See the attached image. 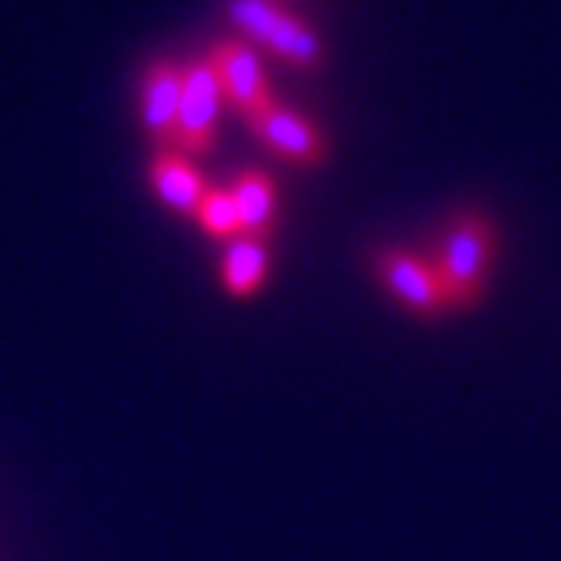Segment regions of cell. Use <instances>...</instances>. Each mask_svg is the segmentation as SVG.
<instances>
[{"label":"cell","instance_id":"obj_1","mask_svg":"<svg viewBox=\"0 0 561 561\" xmlns=\"http://www.w3.org/2000/svg\"><path fill=\"white\" fill-rule=\"evenodd\" d=\"M495 250H500V230L480 210H460L440 227L425 257L445 285L448 312H468L480 305L491 285V270H495Z\"/></svg>","mask_w":561,"mask_h":561},{"label":"cell","instance_id":"obj_2","mask_svg":"<svg viewBox=\"0 0 561 561\" xmlns=\"http://www.w3.org/2000/svg\"><path fill=\"white\" fill-rule=\"evenodd\" d=\"M227 16L245 44L265 47L289 67L316 70L324 62V44H320L316 27L293 16L289 9L273 4V0H230Z\"/></svg>","mask_w":561,"mask_h":561},{"label":"cell","instance_id":"obj_3","mask_svg":"<svg viewBox=\"0 0 561 561\" xmlns=\"http://www.w3.org/2000/svg\"><path fill=\"white\" fill-rule=\"evenodd\" d=\"M222 105H227V98H222L219 67L207 51L203 59L184 67V94H180V117H175L172 137V149L180 157H207L210 145H215V133H219Z\"/></svg>","mask_w":561,"mask_h":561},{"label":"cell","instance_id":"obj_4","mask_svg":"<svg viewBox=\"0 0 561 561\" xmlns=\"http://www.w3.org/2000/svg\"><path fill=\"white\" fill-rule=\"evenodd\" d=\"M210 59L219 67L222 98L242 122H254L257 114H265L270 105H277L273 98L270 70L262 62V51L254 44H245L242 35H230L222 44L210 47Z\"/></svg>","mask_w":561,"mask_h":561},{"label":"cell","instance_id":"obj_5","mask_svg":"<svg viewBox=\"0 0 561 561\" xmlns=\"http://www.w3.org/2000/svg\"><path fill=\"white\" fill-rule=\"evenodd\" d=\"M375 273L386 285V293L413 316H445L448 297L440 285L437 270L425 254H410V250H394L386 245L375 254Z\"/></svg>","mask_w":561,"mask_h":561},{"label":"cell","instance_id":"obj_6","mask_svg":"<svg viewBox=\"0 0 561 561\" xmlns=\"http://www.w3.org/2000/svg\"><path fill=\"white\" fill-rule=\"evenodd\" d=\"M245 129L254 133L257 145L270 149L273 157L289 160V164H324L328 160V137L320 133V125L308 122L305 114L289 110V105H270L265 114H257L254 122H245Z\"/></svg>","mask_w":561,"mask_h":561},{"label":"cell","instance_id":"obj_7","mask_svg":"<svg viewBox=\"0 0 561 561\" xmlns=\"http://www.w3.org/2000/svg\"><path fill=\"white\" fill-rule=\"evenodd\" d=\"M180 94H184V67L175 59L149 62L145 79H140V125L160 149H172Z\"/></svg>","mask_w":561,"mask_h":561},{"label":"cell","instance_id":"obj_8","mask_svg":"<svg viewBox=\"0 0 561 561\" xmlns=\"http://www.w3.org/2000/svg\"><path fill=\"white\" fill-rule=\"evenodd\" d=\"M149 187L168 210L175 215H199V203L207 195V184H203V175L195 172V164L187 157H180L175 149H160L149 164Z\"/></svg>","mask_w":561,"mask_h":561},{"label":"cell","instance_id":"obj_9","mask_svg":"<svg viewBox=\"0 0 561 561\" xmlns=\"http://www.w3.org/2000/svg\"><path fill=\"white\" fill-rule=\"evenodd\" d=\"M230 187V199L238 207V222H242V234H254V238H270L273 234V222H277V184H273V175L257 172H238L234 184Z\"/></svg>","mask_w":561,"mask_h":561},{"label":"cell","instance_id":"obj_10","mask_svg":"<svg viewBox=\"0 0 561 561\" xmlns=\"http://www.w3.org/2000/svg\"><path fill=\"white\" fill-rule=\"evenodd\" d=\"M265 273H270V238L254 234H238L234 242H227V254H222L219 277L222 289L234 300L254 297L265 285Z\"/></svg>","mask_w":561,"mask_h":561},{"label":"cell","instance_id":"obj_11","mask_svg":"<svg viewBox=\"0 0 561 561\" xmlns=\"http://www.w3.org/2000/svg\"><path fill=\"white\" fill-rule=\"evenodd\" d=\"M195 222H199L210 238L234 242V238L242 234V222H238V207H234V199H230V187H207Z\"/></svg>","mask_w":561,"mask_h":561}]
</instances>
